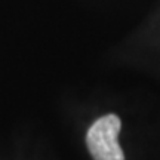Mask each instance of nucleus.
Here are the masks:
<instances>
[{"label": "nucleus", "mask_w": 160, "mask_h": 160, "mask_svg": "<svg viewBox=\"0 0 160 160\" xmlns=\"http://www.w3.org/2000/svg\"><path fill=\"white\" fill-rule=\"evenodd\" d=\"M122 122L117 116L107 114L98 119L86 135L88 150L95 160H125L119 144Z\"/></svg>", "instance_id": "obj_1"}]
</instances>
